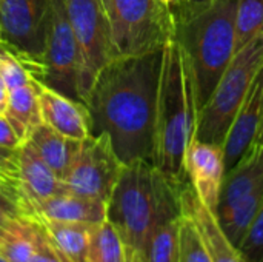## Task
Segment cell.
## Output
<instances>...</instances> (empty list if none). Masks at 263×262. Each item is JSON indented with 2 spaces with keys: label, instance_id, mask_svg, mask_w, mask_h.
<instances>
[{
  "label": "cell",
  "instance_id": "cell-1",
  "mask_svg": "<svg viewBox=\"0 0 263 262\" xmlns=\"http://www.w3.org/2000/svg\"><path fill=\"white\" fill-rule=\"evenodd\" d=\"M163 49L109 60L85 99L91 134H108L123 165L153 164Z\"/></svg>",
  "mask_w": 263,
  "mask_h": 262
},
{
  "label": "cell",
  "instance_id": "cell-2",
  "mask_svg": "<svg viewBox=\"0 0 263 262\" xmlns=\"http://www.w3.org/2000/svg\"><path fill=\"white\" fill-rule=\"evenodd\" d=\"M199 119L196 83L188 57L176 39L163 49L157 97L153 165L168 179L185 184V153Z\"/></svg>",
  "mask_w": 263,
  "mask_h": 262
},
{
  "label": "cell",
  "instance_id": "cell-3",
  "mask_svg": "<svg viewBox=\"0 0 263 262\" xmlns=\"http://www.w3.org/2000/svg\"><path fill=\"white\" fill-rule=\"evenodd\" d=\"M151 162L123 165L120 178L106 202V221L122 236L126 249L140 253L153 229L182 216L180 187Z\"/></svg>",
  "mask_w": 263,
  "mask_h": 262
},
{
  "label": "cell",
  "instance_id": "cell-4",
  "mask_svg": "<svg viewBox=\"0 0 263 262\" xmlns=\"http://www.w3.org/2000/svg\"><path fill=\"white\" fill-rule=\"evenodd\" d=\"M237 0H213L203 8L176 11V36L193 69L199 111L233 60Z\"/></svg>",
  "mask_w": 263,
  "mask_h": 262
},
{
  "label": "cell",
  "instance_id": "cell-5",
  "mask_svg": "<svg viewBox=\"0 0 263 262\" xmlns=\"http://www.w3.org/2000/svg\"><path fill=\"white\" fill-rule=\"evenodd\" d=\"M263 68V36L236 51L214 91L199 111L194 139L222 145L253 80Z\"/></svg>",
  "mask_w": 263,
  "mask_h": 262
},
{
  "label": "cell",
  "instance_id": "cell-6",
  "mask_svg": "<svg viewBox=\"0 0 263 262\" xmlns=\"http://www.w3.org/2000/svg\"><path fill=\"white\" fill-rule=\"evenodd\" d=\"M106 14L114 59L162 49L176 36L174 12L160 0H109Z\"/></svg>",
  "mask_w": 263,
  "mask_h": 262
},
{
  "label": "cell",
  "instance_id": "cell-7",
  "mask_svg": "<svg viewBox=\"0 0 263 262\" xmlns=\"http://www.w3.org/2000/svg\"><path fill=\"white\" fill-rule=\"evenodd\" d=\"M263 201V147L253 145L248 153L225 173L216 218L228 236L239 247Z\"/></svg>",
  "mask_w": 263,
  "mask_h": 262
},
{
  "label": "cell",
  "instance_id": "cell-8",
  "mask_svg": "<svg viewBox=\"0 0 263 262\" xmlns=\"http://www.w3.org/2000/svg\"><path fill=\"white\" fill-rule=\"evenodd\" d=\"M51 0H0V45L39 80L49 25Z\"/></svg>",
  "mask_w": 263,
  "mask_h": 262
},
{
  "label": "cell",
  "instance_id": "cell-9",
  "mask_svg": "<svg viewBox=\"0 0 263 262\" xmlns=\"http://www.w3.org/2000/svg\"><path fill=\"white\" fill-rule=\"evenodd\" d=\"M65 8L80 49L79 96L85 103L99 71L114 59L108 14L103 0H65Z\"/></svg>",
  "mask_w": 263,
  "mask_h": 262
},
{
  "label": "cell",
  "instance_id": "cell-10",
  "mask_svg": "<svg viewBox=\"0 0 263 262\" xmlns=\"http://www.w3.org/2000/svg\"><path fill=\"white\" fill-rule=\"evenodd\" d=\"M80 49L66 14L65 0H51L42 73L37 82L74 100H80Z\"/></svg>",
  "mask_w": 263,
  "mask_h": 262
},
{
  "label": "cell",
  "instance_id": "cell-11",
  "mask_svg": "<svg viewBox=\"0 0 263 262\" xmlns=\"http://www.w3.org/2000/svg\"><path fill=\"white\" fill-rule=\"evenodd\" d=\"M123 170L111 139L102 133L80 141L79 151L63 178L66 191L108 202Z\"/></svg>",
  "mask_w": 263,
  "mask_h": 262
},
{
  "label": "cell",
  "instance_id": "cell-12",
  "mask_svg": "<svg viewBox=\"0 0 263 262\" xmlns=\"http://www.w3.org/2000/svg\"><path fill=\"white\" fill-rule=\"evenodd\" d=\"M223 148L219 144L193 139L185 153V174L199 199L216 212L225 178Z\"/></svg>",
  "mask_w": 263,
  "mask_h": 262
},
{
  "label": "cell",
  "instance_id": "cell-13",
  "mask_svg": "<svg viewBox=\"0 0 263 262\" xmlns=\"http://www.w3.org/2000/svg\"><path fill=\"white\" fill-rule=\"evenodd\" d=\"M262 105L263 68L253 80L250 91L240 110L234 116L228 134L222 144L227 171L231 170L254 145L260 127V119H262Z\"/></svg>",
  "mask_w": 263,
  "mask_h": 262
},
{
  "label": "cell",
  "instance_id": "cell-14",
  "mask_svg": "<svg viewBox=\"0 0 263 262\" xmlns=\"http://www.w3.org/2000/svg\"><path fill=\"white\" fill-rule=\"evenodd\" d=\"M182 215L196 225L213 262H247L239 247H236L223 233L216 213L210 210L196 195L190 182L180 187Z\"/></svg>",
  "mask_w": 263,
  "mask_h": 262
},
{
  "label": "cell",
  "instance_id": "cell-15",
  "mask_svg": "<svg viewBox=\"0 0 263 262\" xmlns=\"http://www.w3.org/2000/svg\"><path fill=\"white\" fill-rule=\"evenodd\" d=\"M39 103L42 122L60 134L83 141L91 134V119L86 105L40 83Z\"/></svg>",
  "mask_w": 263,
  "mask_h": 262
},
{
  "label": "cell",
  "instance_id": "cell-16",
  "mask_svg": "<svg viewBox=\"0 0 263 262\" xmlns=\"http://www.w3.org/2000/svg\"><path fill=\"white\" fill-rule=\"evenodd\" d=\"M18 182L25 202V216L34 218V208L40 202L65 191L63 182L28 142H23L18 148Z\"/></svg>",
  "mask_w": 263,
  "mask_h": 262
},
{
  "label": "cell",
  "instance_id": "cell-17",
  "mask_svg": "<svg viewBox=\"0 0 263 262\" xmlns=\"http://www.w3.org/2000/svg\"><path fill=\"white\" fill-rule=\"evenodd\" d=\"M34 218L97 225L106 221V202L65 190L40 202L34 208Z\"/></svg>",
  "mask_w": 263,
  "mask_h": 262
},
{
  "label": "cell",
  "instance_id": "cell-18",
  "mask_svg": "<svg viewBox=\"0 0 263 262\" xmlns=\"http://www.w3.org/2000/svg\"><path fill=\"white\" fill-rule=\"evenodd\" d=\"M25 142L35 150V153L60 181L66 176L80 147V141L66 137L43 122L32 130Z\"/></svg>",
  "mask_w": 263,
  "mask_h": 262
},
{
  "label": "cell",
  "instance_id": "cell-19",
  "mask_svg": "<svg viewBox=\"0 0 263 262\" xmlns=\"http://www.w3.org/2000/svg\"><path fill=\"white\" fill-rule=\"evenodd\" d=\"M39 86L40 83L32 79L29 83L14 88L8 94V103L3 116L11 124L22 142L29 137L39 124H42Z\"/></svg>",
  "mask_w": 263,
  "mask_h": 262
},
{
  "label": "cell",
  "instance_id": "cell-20",
  "mask_svg": "<svg viewBox=\"0 0 263 262\" xmlns=\"http://www.w3.org/2000/svg\"><path fill=\"white\" fill-rule=\"evenodd\" d=\"M49 242L54 246L63 262H86L91 230L94 225L79 222H59L35 218Z\"/></svg>",
  "mask_w": 263,
  "mask_h": 262
},
{
  "label": "cell",
  "instance_id": "cell-21",
  "mask_svg": "<svg viewBox=\"0 0 263 262\" xmlns=\"http://www.w3.org/2000/svg\"><path fill=\"white\" fill-rule=\"evenodd\" d=\"M40 233V224L32 216H14L0 235V255L11 262H29Z\"/></svg>",
  "mask_w": 263,
  "mask_h": 262
},
{
  "label": "cell",
  "instance_id": "cell-22",
  "mask_svg": "<svg viewBox=\"0 0 263 262\" xmlns=\"http://www.w3.org/2000/svg\"><path fill=\"white\" fill-rule=\"evenodd\" d=\"M182 216L157 224L149 233L142 258L143 262H179V235Z\"/></svg>",
  "mask_w": 263,
  "mask_h": 262
},
{
  "label": "cell",
  "instance_id": "cell-23",
  "mask_svg": "<svg viewBox=\"0 0 263 262\" xmlns=\"http://www.w3.org/2000/svg\"><path fill=\"white\" fill-rule=\"evenodd\" d=\"M126 256L128 249L111 222L92 227L86 262H126Z\"/></svg>",
  "mask_w": 263,
  "mask_h": 262
},
{
  "label": "cell",
  "instance_id": "cell-24",
  "mask_svg": "<svg viewBox=\"0 0 263 262\" xmlns=\"http://www.w3.org/2000/svg\"><path fill=\"white\" fill-rule=\"evenodd\" d=\"M257 36H263V0H237L236 48L240 49Z\"/></svg>",
  "mask_w": 263,
  "mask_h": 262
},
{
  "label": "cell",
  "instance_id": "cell-25",
  "mask_svg": "<svg viewBox=\"0 0 263 262\" xmlns=\"http://www.w3.org/2000/svg\"><path fill=\"white\" fill-rule=\"evenodd\" d=\"M179 262H213L196 225L185 215L180 222Z\"/></svg>",
  "mask_w": 263,
  "mask_h": 262
},
{
  "label": "cell",
  "instance_id": "cell-26",
  "mask_svg": "<svg viewBox=\"0 0 263 262\" xmlns=\"http://www.w3.org/2000/svg\"><path fill=\"white\" fill-rule=\"evenodd\" d=\"M239 250L247 262H263V201Z\"/></svg>",
  "mask_w": 263,
  "mask_h": 262
},
{
  "label": "cell",
  "instance_id": "cell-27",
  "mask_svg": "<svg viewBox=\"0 0 263 262\" xmlns=\"http://www.w3.org/2000/svg\"><path fill=\"white\" fill-rule=\"evenodd\" d=\"M0 76L3 77L9 91L23 86L32 80L31 74L22 65V62L3 45H0Z\"/></svg>",
  "mask_w": 263,
  "mask_h": 262
},
{
  "label": "cell",
  "instance_id": "cell-28",
  "mask_svg": "<svg viewBox=\"0 0 263 262\" xmlns=\"http://www.w3.org/2000/svg\"><path fill=\"white\" fill-rule=\"evenodd\" d=\"M18 148L11 150L0 147V182L17 190L22 195L18 182Z\"/></svg>",
  "mask_w": 263,
  "mask_h": 262
},
{
  "label": "cell",
  "instance_id": "cell-29",
  "mask_svg": "<svg viewBox=\"0 0 263 262\" xmlns=\"http://www.w3.org/2000/svg\"><path fill=\"white\" fill-rule=\"evenodd\" d=\"M29 262H63L60 255L57 253V250L54 249V246L46 238V233H45L42 224H40V233H39L37 246H35V250H34Z\"/></svg>",
  "mask_w": 263,
  "mask_h": 262
},
{
  "label": "cell",
  "instance_id": "cell-30",
  "mask_svg": "<svg viewBox=\"0 0 263 262\" xmlns=\"http://www.w3.org/2000/svg\"><path fill=\"white\" fill-rule=\"evenodd\" d=\"M22 144L23 142L18 139V136L15 134L11 124L6 120V117L3 114H0V147L17 150Z\"/></svg>",
  "mask_w": 263,
  "mask_h": 262
},
{
  "label": "cell",
  "instance_id": "cell-31",
  "mask_svg": "<svg viewBox=\"0 0 263 262\" xmlns=\"http://www.w3.org/2000/svg\"><path fill=\"white\" fill-rule=\"evenodd\" d=\"M0 198L9 199L11 202H14V204L17 205V208L20 210V213L25 215V202H23L22 195H20L17 190H14V188L8 187L6 184L0 182Z\"/></svg>",
  "mask_w": 263,
  "mask_h": 262
},
{
  "label": "cell",
  "instance_id": "cell-32",
  "mask_svg": "<svg viewBox=\"0 0 263 262\" xmlns=\"http://www.w3.org/2000/svg\"><path fill=\"white\" fill-rule=\"evenodd\" d=\"M8 94H9V90L3 80V77L0 76V114L5 113L6 110V103H8Z\"/></svg>",
  "mask_w": 263,
  "mask_h": 262
},
{
  "label": "cell",
  "instance_id": "cell-33",
  "mask_svg": "<svg viewBox=\"0 0 263 262\" xmlns=\"http://www.w3.org/2000/svg\"><path fill=\"white\" fill-rule=\"evenodd\" d=\"M213 0H186L185 2V5L182 6V8H179V9H176V11H186V9H199V8H203V6H206L208 3H211ZM176 11H173V12H176Z\"/></svg>",
  "mask_w": 263,
  "mask_h": 262
},
{
  "label": "cell",
  "instance_id": "cell-34",
  "mask_svg": "<svg viewBox=\"0 0 263 262\" xmlns=\"http://www.w3.org/2000/svg\"><path fill=\"white\" fill-rule=\"evenodd\" d=\"M160 2H163L166 6H170L173 11H176V9L182 8V6L185 5V2H186V0H160Z\"/></svg>",
  "mask_w": 263,
  "mask_h": 262
},
{
  "label": "cell",
  "instance_id": "cell-35",
  "mask_svg": "<svg viewBox=\"0 0 263 262\" xmlns=\"http://www.w3.org/2000/svg\"><path fill=\"white\" fill-rule=\"evenodd\" d=\"M126 262H143V258L140 256V253L133 252L128 249V256H126Z\"/></svg>",
  "mask_w": 263,
  "mask_h": 262
},
{
  "label": "cell",
  "instance_id": "cell-36",
  "mask_svg": "<svg viewBox=\"0 0 263 262\" xmlns=\"http://www.w3.org/2000/svg\"><path fill=\"white\" fill-rule=\"evenodd\" d=\"M256 145H260L263 147V105H262V119H260V127H259V133H257V137H256Z\"/></svg>",
  "mask_w": 263,
  "mask_h": 262
},
{
  "label": "cell",
  "instance_id": "cell-37",
  "mask_svg": "<svg viewBox=\"0 0 263 262\" xmlns=\"http://www.w3.org/2000/svg\"><path fill=\"white\" fill-rule=\"evenodd\" d=\"M0 262H11V261H9V259H6L3 255H0Z\"/></svg>",
  "mask_w": 263,
  "mask_h": 262
},
{
  "label": "cell",
  "instance_id": "cell-38",
  "mask_svg": "<svg viewBox=\"0 0 263 262\" xmlns=\"http://www.w3.org/2000/svg\"><path fill=\"white\" fill-rule=\"evenodd\" d=\"M108 2H109V0H103V5H105V8L108 6Z\"/></svg>",
  "mask_w": 263,
  "mask_h": 262
}]
</instances>
